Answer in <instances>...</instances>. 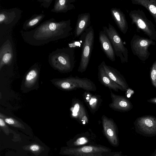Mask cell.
I'll list each match as a JSON object with an SVG mask.
<instances>
[{"label":"cell","instance_id":"cell-1","mask_svg":"<svg viewBox=\"0 0 156 156\" xmlns=\"http://www.w3.org/2000/svg\"><path fill=\"white\" fill-rule=\"evenodd\" d=\"M71 20L57 21L52 18L41 23L34 29L21 30L23 40L30 45L39 46L68 37L72 30Z\"/></svg>","mask_w":156,"mask_h":156},{"label":"cell","instance_id":"cell-2","mask_svg":"<svg viewBox=\"0 0 156 156\" xmlns=\"http://www.w3.org/2000/svg\"><path fill=\"white\" fill-rule=\"evenodd\" d=\"M48 62L54 69L62 73L72 71L75 63V52L71 47L57 48L48 55Z\"/></svg>","mask_w":156,"mask_h":156},{"label":"cell","instance_id":"cell-3","mask_svg":"<svg viewBox=\"0 0 156 156\" xmlns=\"http://www.w3.org/2000/svg\"><path fill=\"white\" fill-rule=\"evenodd\" d=\"M52 83L58 88L63 90L70 91L81 88L85 91H95L97 87L90 80L86 78L70 76L51 80Z\"/></svg>","mask_w":156,"mask_h":156},{"label":"cell","instance_id":"cell-4","mask_svg":"<svg viewBox=\"0 0 156 156\" xmlns=\"http://www.w3.org/2000/svg\"><path fill=\"white\" fill-rule=\"evenodd\" d=\"M82 49L78 71L81 73L85 71L89 64L93 48L94 33L92 26H90L81 35Z\"/></svg>","mask_w":156,"mask_h":156},{"label":"cell","instance_id":"cell-5","mask_svg":"<svg viewBox=\"0 0 156 156\" xmlns=\"http://www.w3.org/2000/svg\"><path fill=\"white\" fill-rule=\"evenodd\" d=\"M129 16L131 20V24H135L138 32L142 31L149 38L156 40V30L152 22L148 20L144 12L138 9L131 10Z\"/></svg>","mask_w":156,"mask_h":156},{"label":"cell","instance_id":"cell-6","mask_svg":"<svg viewBox=\"0 0 156 156\" xmlns=\"http://www.w3.org/2000/svg\"><path fill=\"white\" fill-rule=\"evenodd\" d=\"M103 29L111 42L115 55L119 58L121 63L128 62V50L117 30L110 23L108 27L104 26Z\"/></svg>","mask_w":156,"mask_h":156},{"label":"cell","instance_id":"cell-7","mask_svg":"<svg viewBox=\"0 0 156 156\" xmlns=\"http://www.w3.org/2000/svg\"><path fill=\"white\" fill-rule=\"evenodd\" d=\"M21 11L17 8L0 11V37L8 35L20 18Z\"/></svg>","mask_w":156,"mask_h":156},{"label":"cell","instance_id":"cell-8","mask_svg":"<svg viewBox=\"0 0 156 156\" xmlns=\"http://www.w3.org/2000/svg\"><path fill=\"white\" fill-rule=\"evenodd\" d=\"M155 44L156 43L154 40L136 34L133 36L130 42L133 54L143 62L148 59L150 55L148 51L149 47Z\"/></svg>","mask_w":156,"mask_h":156},{"label":"cell","instance_id":"cell-9","mask_svg":"<svg viewBox=\"0 0 156 156\" xmlns=\"http://www.w3.org/2000/svg\"><path fill=\"white\" fill-rule=\"evenodd\" d=\"M136 132L143 136H156V117L146 115L137 118L134 122Z\"/></svg>","mask_w":156,"mask_h":156},{"label":"cell","instance_id":"cell-10","mask_svg":"<svg viewBox=\"0 0 156 156\" xmlns=\"http://www.w3.org/2000/svg\"><path fill=\"white\" fill-rule=\"evenodd\" d=\"M109 151L108 149L105 147L87 146L78 148L65 149L63 153L74 156H97L102 153Z\"/></svg>","mask_w":156,"mask_h":156},{"label":"cell","instance_id":"cell-11","mask_svg":"<svg viewBox=\"0 0 156 156\" xmlns=\"http://www.w3.org/2000/svg\"><path fill=\"white\" fill-rule=\"evenodd\" d=\"M112 102L109 107L115 111L120 112H128L133 108L131 102L123 96L115 94L110 91Z\"/></svg>","mask_w":156,"mask_h":156},{"label":"cell","instance_id":"cell-12","mask_svg":"<svg viewBox=\"0 0 156 156\" xmlns=\"http://www.w3.org/2000/svg\"><path fill=\"white\" fill-rule=\"evenodd\" d=\"M104 132L106 136L112 144L116 145L118 144L116 134V126L113 120L105 115L101 117Z\"/></svg>","mask_w":156,"mask_h":156},{"label":"cell","instance_id":"cell-13","mask_svg":"<svg viewBox=\"0 0 156 156\" xmlns=\"http://www.w3.org/2000/svg\"><path fill=\"white\" fill-rule=\"evenodd\" d=\"M101 64L110 78L121 86L125 91H127L129 89L125 79L116 69L107 65L104 61H102Z\"/></svg>","mask_w":156,"mask_h":156},{"label":"cell","instance_id":"cell-14","mask_svg":"<svg viewBox=\"0 0 156 156\" xmlns=\"http://www.w3.org/2000/svg\"><path fill=\"white\" fill-rule=\"evenodd\" d=\"M72 115L73 117L83 124L88 123L89 116L83 104L78 99H73L72 101Z\"/></svg>","mask_w":156,"mask_h":156},{"label":"cell","instance_id":"cell-15","mask_svg":"<svg viewBox=\"0 0 156 156\" xmlns=\"http://www.w3.org/2000/svg\"><path fill=\"white\" fill-rule=\"evenodd\" d=\"M99 40L101 49L107 58L112 62L115 61V54L113 46L108 37L103 31L99 32Z\"/></svg>","mask_w":156,"mask_h":156},{"label":"cell","instance_id":"cell-16","mask_svg":"<svg viewBox=\"0 0 156 156\" xmlns=\"http://www.w3.org/2000/svg\"><path fill=\"white\" fill-rule=\"evenodd\" d=\"M83 97L90 112L93 114L95 113L99 109L102 102L101 96L85 91L83 94Z\"/></svg>","mask_w":156,"mask_h":156},{"label":"cell","instance_id":"cell-17","mask_svg":"<svg viewBox=\"0 0 156 156\" xmlns=\"http://www.w3.org/2000/svg\"><path fill=\"white\" fill-rule=\"evenodd\" d=\"M112 16L120 31L125 34L128 29L125 15L120 9L112 8L110 9Z\"/></svg>","mask_w":156,"mask_h":156},{"label":"cell","instance_id":"cell-18","mask_svg":"<svg viewBox=\"0 0 156 156\" xmlns=\"http://www.w3.org/2000/svg\"><path fill=\"white\" fill-rule=\"evenodd\" d=\"M98 80L101 83L110 89H112L115 91L118 92L120 90L125 91L119 85L112 80L104 70L101 64L98 67Z\"/></svg>","mask_w":156,"mask_h":156},{"label":"cell","instance_id":"cell-19","mask_svg":"<svg viewBox=\"0 0 156 156\" xmlns=\"http://www.w3.org/2000/svg\"><path fill=\"white\" fill-rule=\"evenodd\" d=\"M90 16L89 12L79 14L77 20L74 31L75 37L81 36L88 28L90 24Z\"/></svg>","mask_w":156,"mask_h":156},{"label":"cell","instance_id":"cell-20","mask_svg":"<svg viewBox=\"0 0 156 156\" xmlns=\"http://www.w3.org/2000/svg\"><path fill=\"white\" fill-rule=\"evenodd\" d=\"M39 68L37 64L34 65L26 75L24 83L25 87L30 89L36 84L38 79Z\"/></svg>","mask_w":156,"mask_h":156},{"label":"cell","instance_id":"cell-21","mask_svg":"<svg viewBox=\"0 0 156 156\" xmlns=\"http://www.w3.org/2000/svg\"><path fill=\"white\" fill-rule=\"evenodd\" d=\"M76 0H55L53 8L51 11L56 13H65L69 10L75 9L73 4Z\"/></svg>","mask_w":156,"mask_h":156},{"label":"cell","instance_id":"cell-22","mask_svg":"<svg viewBox=\"0 0 156 156\" xmlns=\"http://www.w3.org/2000/svg\"><path fill=\"white\" fill-rule=\"evenodd\" d=\"M131 2L146 8L152 16L156 25V0H131Z\"/></svg>","mask_w":156,"mask_h":156},{"label":"cell","instance_id":"cell-23","mask_svg":"<svg viewBox=\"0 0 156 156\" xmlns=\"http://www.w3.org/2000/svg\"><path fill=\"white\" fill-rule=\"evenodd\" d=\"M45 16V15L43 12L40 14L34 15L24 22L22 29L26 30L35 27L43 20Z\"/></svg>","mask_w":156,"mask_h":156},{"label":"cell","instance_id":"cell-24","mask_svg":"<svg viewBox=\"0 0 156 156\" xmlns=\"http://www.w3.org/2000/svg\"><path fill=\"white\" fill-rule=\"evenodd\" d=\"M0 118L4 120L7 124L13 127L24 129V125L20 122L11 117L6 116L1 113H0Z\"/></svg>","mask_w":156,"mask_h":156},{"label":"cell","instance_id":"cell-25","mask_svg":"<svg viewBox=\"0 0 156 156\" xmlns=\"http://www.w3.org/2000/svg\"><path fill=\"white\" fill-rule=\"evenodd\" d=\"M150 75L152 84L156 88V60L150 68Z\"/></svg>","mask_w":156,"mask_h":156},{"label":"cell","instance_id":"cell-26","mask_svg":"<svg viewBox=\"0 0 156 156\" xmlns=\"http://www.w3.org/2000/svg\"><path fill=\"white\" fill-rule=\"evenodd\" d=\"M23 148L35 154H38L42 150L41 147L38 144H34L24 147Z\"/></svg>","mask_w":156,"mask_h":156},{"label":"cell","instance_id":"cell-27","mask_svg":"<svg viewBox=\"0 0 156 156\" xmlns=\"http://www.w3.org/2000/svg\"><path fill=\"white\" fill-rule=\"evenodd\" d=\"M3 119L0 118V126L1 129L7 135H8L10 131V129L6 125Z\"/></svg>","mask_w":156,"mask_h":156},{"label":"cell","instance_id":"cell-28","mask_svg":"<svg viewBox=\"0 0 156 156\" xmlns=\"http://www.w3.org/2000/svg\"><path fill=\"white\" fill-rule=\"evenodd\" d=\"M88 142V139L85 137H82L79 138L73 143L75 146H79L85 144Z\"/></svg>","mask_w":156,"mask_h":156},{"label":"cell","instance_id":"cell-29","mask_svg":"<svg viewBox=\"0 0 156 156\" xmlns=\"http://www.w3.org/2000/svg\"><path fill=\"white\" fill-rule=\"evenodd\" d=\"M37 1L41 2V5L42 6L45 8H48L52 1V0H38Z\"/></svg>","mask_w":156,"mask_h":156},{"label":"cell","instance_id":"cell-30","mask_svg":"<svg viewBox=\"0 0 156 156\" xmlns=\"http://www.w3.org/2000/svg\"><path fill=\"white\" fill-rule=\"evenodd\" d=\"M147 101L150 103L156 104V97L148 100Z\"/></svg>","mask_w":156,"mask_h":156},{"label":"cell","instance_id":"cell-31","mask_svg":"<svg viewBox=\"0 0 156 156\" xmlns=\"http://www.w3.org/2000/svg\"><path fill=\"white\" fill-rule=\"evenodd\" d=\"M151 156H156V149L155 150Z\"/></svg>","mask_w":156,"mask_h":156},{"label":"cell","instance_id":"cell-32","mask_svg":"<svg viewBox=\"0 0 156 156\" xmlns=\"http://www.w3.org/2000/svg\"><path fill=\"white\" fill-rule=\"evenodd\" d=\"M114 156H120L119 155H115Z\"/></svg>","mask_w":156,"mask_h":156}]
</instances>
